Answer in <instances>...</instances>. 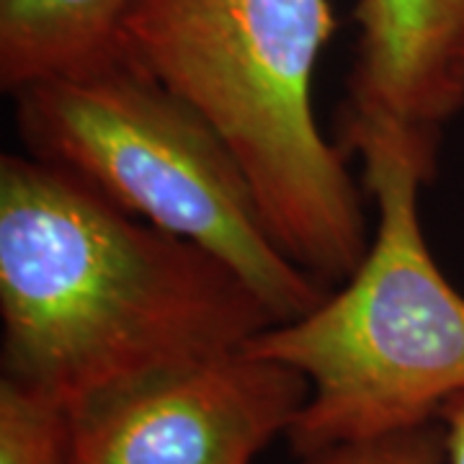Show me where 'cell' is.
Returning a JSON list of instances; mask_svg holds the SVG:
<instances>
[{
	"label": "cell",
	"mask_w": 464,
	"mask_h": 464,
	"mask_svg": "<svg viewBox=\"0 0 464 464\" xmlns=\"http://www.w3.org/2000/svg\"><path fill=\"white\" fill-rule=\"evenodd\" d=\"M377 227L364 261L313 313L256 335L250 356L297 369L310 398L289 444L299 457L413 431L464 395V297L423 237V179L400 155L364 145Z\"/></svg>",
	"instance_id": "7a4b0ae2"
},
{
	"label": "cell",
	"mask_w": 464,
	"mask_h": 464,
	"mask_svg": "<svg viewBox=\"0 0 464 464\" xmlns=\"http://www.w3.org/2000/svg\"><path fill=\"white\" fill-rule=\"evenodd\" d=\"M70 411L50 395L0 380V464H70Z\"/></svg>",
	"instance_id": "52a82bcc"
},
{
	"label": "cell",
	"mask_w": 464,
	"mask_h": 464,
	"mask_svg": "<svg viewBox=\"0 0 464 464\" xmlns=\"http://www.w3.org/2000/svg\"><path fill=\"white\" fill-rule=\"evenodd\" d=\"M307 398L297 369L232 351L70 413V464H253Z\"/></svg>",
	"instance_id": "277c9868"
},
{
	"label": "cell",
	"mask_w": 464,
	"mask_h": 464,
	"mask_svg": "<svg viewBox=\"0 0 464 464\" xmlns=\"http://www.w3.org/2000/svg\"><path fill=\"white\" fill-rule=\"evenodd\" d=\"M302 464H447V449L444 433L429 423L413 431L325 449L304 457Z\"/></svg>",
	"instance_id": "ba28073f"
},
{
	"label": "cell",
	"mask_w": 464,
	"mask_h": 464,
	"mask_svg": "<svg viewBox=\"0 0 464 464\" xmlns=\"http://www.w3.org/2000/svg\"><path fill=\"white\" fill-rule=\"evenodd\" d=\"M14 101L26 155L209 250L248 284L276 325L313 313L333 292L274 243L243 170L212 127L121 47L26 85Z\"/></svg>",
	"instance_id": "3957f363"
},
{
	"label": "cell",
	"mask_w": 464,
	"mask_h": 464,
	"mask_svg": "<svg viewBox=\"0 0 464 464\" xmlns=\"http://www.w3.org/2000/svg\"><path fill=\"white\" fill-rule=\"evenodd\" d=\"M441 433H444V449H447V464H464V395L449 400L439 413Z\"/></svg>",
	"instance_id": "9c48e42d"
},
{
	"label": "cell",
	"mask_w": 464,
	"mask_h": 464,
	"mask_svg": "<svg viewBox=\"0 0 464 464\" xmlns=\"http://www.w3.org/2000/svg\"><path fill=\"white\" fill-rule=\"evenodd\" d=\"M3 377L78 413L276 325L230 266L32 155L0 158Z\"/></svg>",
	"instance_id": "6da1fadb"
},
{
	"label": "cell",
	"mask_w": 464,
	"mask_h": 464,
	"mask_svg": "<svg viewBox=\"0 0 464 464\" xmlns=\"http://www.w3.org/2000/svg\"><path fill=\"white\" fill-rule=\"evenodd\" d=\"M137 0H0V88L65 75L116 52Z\"/></svg>",
	"instance_id": "8992f818"
},
{
	"label": "cell",
	"mask_w": 464,
	"mask_h": 464,
	"mask_svg": "<svg viewBox=\"0 0 464 464\" xmlns=\"http://www.w3.org/2000/svg\"><path fill=\"white\" fill-rule=\"evenodd\" d=\"M356 52L338 145H382L431 183L447 124L464 109V0H356Z\"/></svg>",
	"instance_id": "5b68a950"
}]
</instances>
